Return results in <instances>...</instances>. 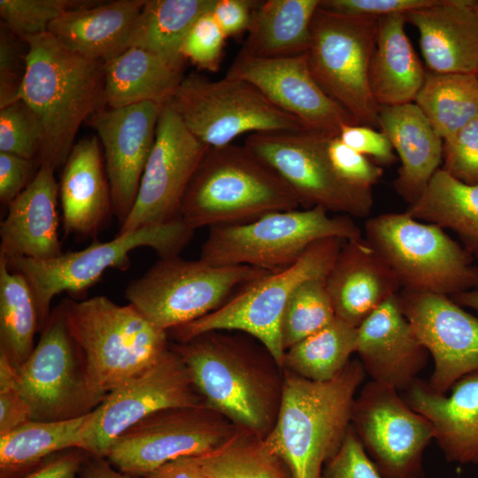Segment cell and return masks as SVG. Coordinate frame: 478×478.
<instances>
[{
  "instance_id": "16",
  "label": "cell",
  "mask_w": 478,
  "mask_h": 478,
  "mask_svg": "<svg viewBox=\"0 0 478 478\" xmlns=\"http://www.w3.org/2000/svg\"><path fill=\"white\" fill-rule=\"evenodd\" d=\"M204 400L181 357L170 347L142 373L111 391L91 413L79 448L105 458L114 441L147 416Z\"/></svg>"
},
{
  "instance_id": "44",
  "label": "cell",
  "mask_w": 478,
  "mask_h": 478,
  "mask_svg": "<svg viewBox=\"0 0 478 478\" xmlns=\"http://www.w3.org/2000/svg\"><path fill=\"white\" fill-rule=\"evenodd\" d=\"M443 166L457 180L478 184V114L443 141Z\"/></svg>"
},
{
  "instance_id": "19",
  "label": "cell",
  "mask_w": 478,
  "mask_h": 478,
  "mask_svg": "<svg viewBox=\"0 0 478 478\" xmlns=\"http://www.w3.org/2000/svg\"><path fill=\"white\" fill-rule=\"evenodd\" d=\"M402 312L434 359L428 382L446 394L461 377L478 371V318L450 297L402 289Z\"/></svg>"
},
{
  "instance_id": "57",
  "label": "cell",
  "mask_w": 478,
  "mask_h": 478,
  "mask_svg": "<svg viewBox=\"0 0 478 478\" xmlns=\"http://www.w3.org/2000/svg\"><path fill=\"white\" fill-rule=\"evenodd\" d=\"M203 460V459H202ZM204 463V462H203ZM204 477L203 478H215L213 476V474L206 468V466H204Z\"/></svg>"
},
{
  "instance_id": "32",
  "label": "cell",
  "mask_w": 478,
  "mask_h": 478,
  "mask_svg": "<svg viewBox=\"0 0 478 478\" xmlns=\"http://www.w3.org/2000/svg\"><path fill=\"white\" fill-rule=\"evenodd\" d=\"M320 0L258 2L246 42L240 50L257 58L304 54L311 42V25Z\"/></svg>"
},
{
  "instance_id": "45",
  "label": "cell",
  "mask_w": 478,
  "mask_h": 478,
  "mask_svg": "<svg viewBox=\"0 0 478 478\" xmlns=\"http://www.w3.org/2000/svg\"><path fill=\"white\" fill-rule=\"evenodd\" d=\"M327 152L337 174L352 187L372 189L383 174L382 167L348 147L338 135L328 137Z\"/></svg>"
},
{
  "instance_id": "54",
  "label": "cell",
  "mask_w": 478,
  "mask_h": 478,
  "mask_svg": "<svg viewBox=\"0 0 478 478\" xmlns=\"http://www.w3.org/2000/svg\"><path fill=\"white\" fill-rule=\"evenodd\" d=\"M204 474V466L200 455L173 459L142 478H203Z\"/></svg>"
},
{
  "instance_id": "49",
  "label": "cell",
  "mask_w": 478,
  "mask_h": 478,
  "mask_svg": "<svg viewBox=\"0 0 478 478\" xmlns=\"http://www.w3.org/2000/svg\"><path fill=\"white\" fill-rule=\"evenodd\" d=\"M338 137L348 147L372 158L377 164L391 165L397 159L389 138L381 130L363 125L349 124L342 127Z\"/></svg>"
},
{
  "instance_id": "36",
  "label": "cell",
  "mask_w": 478,
  "mask_h": 478,
  "mask_svg": "<svg viewBox=\"0 0 478 478\" xmlns=\"http://www.w3.org/2000/svg\"><path fill=\"white\" fill-rule=\"evenodd\" d=\"M38 330V311L29 283L0 254V352L19 366L33 351Z\"/></svg>"
},
{
  "instance_id": "18",
  "label": "cell",
  "mask_w": 478,
  "mask_h": 478,
  "mask_svg": "<svg viewBox=\"0 0 478 478\" xmlns=\"http://www.w3.org/2000/svg\"><path fill=\"white\" fill-rule=\"evenodd\" d=\"M208 148L170 104L163 105L135 204L118 234L179 219L184 195Z\"/></svg>"
},
{
  "instance_id": "33",
  "label": "cell",
  "mask_w": 478,
  "mask_h": 478,
  "mask_svg": "<svg viewBox=\"0 0 478 478\" xmlns=\"http://www.w3.org/2000/svg\"><path fill=\"white\" fill-rule=\"evenodd\" d=\"M91 413L64 420H30L0 436V478H21L51 455L79 448Z\"/></svg>"
},
{
  "instance_id": "7",
  "label": "cell",
  "mask_w": 478,
  "mask_h": 478,
  "mask_svg": "<svg viewBox=\"0 0 478 478\" xmlns=\"http://www.w3.org/2000/svg\"><path fill=\"white\" fill-rule=\"evenodd\" d=\"M362 237L347 215L316 206L266 214L251 222L210 227L200 258L213 266H250L275 272L294 264L314 243Z\"/></svg>"
},
{
  "instance_id": "23",
  "label": "cell",
  "mask_w": 478,
  "mask_h": 478,
  "mask_svg": "<svg viewBox=\"0 0 478 478\" xmlns=\"http://www.w3.org/2000/svg\"><path fill=\"white\" fill-rule=\"evenodd\" d=\"M325 281L335 316L354 328L401 288L390 267L363 236L343 243Z\"/></svg>"
},
{
  "instance_id": "29",
  "label": "cell",
  "mask_w": 478,
  "mask_h": 478,
  "mask_svg": "<svg viewBox=\"0 0 478 478\" xmlns=\"http://www.w3.org/2000/svg\"><path fill=\"white\" fill-rule=\"evenodd\" d=\"M146 0H116L71 9L49 27L66 48L106 62L127 49L133 25Z\"/></svg>"
},
{
  "instance_id": "26",
  "label": "cell",
  "mask_w": 478,
  "mask_h": 478,
  "mask_svg": "<svg viewBox=\"0 0 478 478\" xmlns=\"http://www.w3.org/2000/svg\"><path fill=\"white\" fill-rule=\"evenodd\" d=\"M450 390L437 393L417 378L402 397L432 424L448 461L478 464V371L461 377Z\"/></svg>"
},
{
  "instance_id": "12",
  "label": "cell",
  "mask_w": 478,
  "mask_h": 478,
  "mask_svg": "<svg viewBox=\"0 0 478 478\" xmlns=\"http://www.w3.org/2000/svg\"><path fill=\"white\" fill-rule=\"evenodd\" d=\"M189 131L209 148L231 144L245 133L300 132L303 124L251 83L226 75L184 76L168 103ZM306 131V130H305Z\"/></svg>"
},
{
  "instance_id": "35",
  "label": "cell",
  "mask_w": 478,
  "mask_h": 478,
  "mask_svg": "<svg viewBox=\"0 0 478 478\" xmlns=\"http://www.w3.org/2000/svg\"><path fill=\"white\" fill-rule=\"evenodd\" d=\"M215 1L146 0L131 29L127 48H142L184 66L181 44L197 19L212 11Z\"/></svg>"
},
{
  "instance_id": "39",
  "label": "cell",
  "mask_w": 478,
  "mask_h": 478,
  "mask_svg": "<svg viewBox=\"0 0 478 478\" xmlns=\"http://www.w3.org/2000/svg\"><path fill=\"white\" fill-rule=\"evenodd\" d=\"M202 459L215 478H291L262 439L241 428L227 443L202 455Z\"/></svg>"
},
{
  "instance_id": "55",
  "label": "cell",
  "mask_w": 478,
  "mask_h": 478,
  "mask_svg": "<svg viewBox=\"0 0 478 478\" xmlns=\"http://www.w3.org/2000/svg\"><path fill=\"white\" fill-rule=\"evenodd\" d=\"M79 478H137L126 474L115 468L104 457L89 455L83 463Z\"/></svg>"
},
{
  "instance_id": "3",
  "label": "cell",
  "mask_w": 478,
  "mask_h": 478,
  "mask_svg": "<svg viewBox=\"0 0 478 478\" xmlns=\"http://www.w3.org/2000/svg\"><path fill=\"white\" fill-rule=\"evenodd\" d=\"M204 403L239 428L263 439L280 406L282 382L238 337L211 331L170 343Z\"/></svg>"
},
{
  "instance_id": "17",
  "label": "cell",
  "mask_w": 478,
  "mask_h": 478,
  "mask_svg": "<svg viewBox=\"0 0 478 478\" xmlns=\"http://www.w3.org/2000/svg\"><path fill=\"white\" fill-rule=\"evenodd\" d=\"M351 425L383 478H424L435 429L395 389L370 381L356 396Z\"/></svg>"
},
{
  "instance_id": "15",
  "label": "cell",
  "mask_w": 478,
  "mask_h": 478,
  "mask_svg": "<svg viewBox=\"0 0 478 478\" xmlns=\"http://www.w3.org/2000/svg\"><path fill=\"white\" fill-rule=\"evenodd\" d=\"M328 136L305 130L254 133L244 145L285 181L305 209L319 206L328 212L367 217L374 204L372 189L352 187L337 174L327 152Z\"/></svg>"
},
{
  "instance_id": "4",
  "label": "cell",
  "mask_w": 478,
  "mask_h": 478,
  "mask_svg": "<svg viewBox=\"0 0 478 478\" xmlns=\"http://www.w3.org/2000/svg\"><path fill=\"white\" fill-rule=\"evenodd\" d=\"M285 181L244 144L208 148L182 199L179 219L191 229L243 224L297 209Z\"/></svg>"
},
{
  "instance_id": "37",
  "label": "cell",
  "mask_w": 478,
  "mask_h": 478,
  "mask_svg": "<svg viewBox=\"0 0 478 478\" xmlns=\"http://www.w3.org/2000/svg\"><path fill=\"white\" fill-rule=\"evenodd\" d=\"M413 103L444 141L478 114V73H427Z\"/></svg>"
},
{
  "instance_id": "8",
  "label": "cell",
  "mask_w": 478,
  "mask_h": 478,
  "mask_svg": "<svg viewBox=\"0 0 478 478\" xmlns=\"http://www.w3.org/2000/svg\"><path fill=\"white\" fill-rule=\"evenodd\" d=\"M344 242L328 238L314 243L291 266L266 274L215 311L168 332L177 343L211 331L244 332L258 340L282 367L285 350L281 328L288 301L301 283L327 277Z\"/></svg>"
},
{
  "instance_id": "10",
  "label": "cell",
  "mask_w": 478,
  "mask_h": 478,
  "mask_svg": "<svg viewBox=\"0 0 478 478\" xmlns=\"http://www.w3.org/2000/svg\"><path fill=\"white\" fill-rule=\"evenodd\" d=\"M268 273L250 266H213L180 255L161 258L127 284L124 296L146 320L168 332L215 311L235 288Z\"/></svg>"
},
{
  "instance_id": "50",
  "label": "cell",
  "mask_w": 478,
  "mask_h": 478,
  "mask_svg": "<svg viewBox=\"0 0 478 478\" xmlns=\"http://www.w3.org/2000/svg\"><path fill=\"white\" fill-rule=\"evenodd\" d=\"M38 168L35 160L0 152V201L8 206L27 188Z\"/></svg>"
},
{
  "instance_id": "2",
  "label": "cell",
  "mask_w": 478,
  "mask_h": 478,
  "mask_svg": "<svg viewBox=\"0 0 478 478\" xmlns=\"http://www.w3.org/2000/svg\"><path fill=\"white\" fill-rule=\"evenodd\" d=\"M365 376L359 359H351L325 382L285 372L277 416L262 442L291 478H321L351 426L356 393Z\"/></svg>"
},
{
  "instance_id": "43",
  "label": "cell",
  "mask_w": 478,
  "mask_h": 478,
  "mask_svg": "<svg viewBox=\"0 0 478 478\" xmlns=\"http://www.w3.org/2000/svg\"><path fill=\"white\" fill-rule=\"evenodd\" d=\"M227 37L211 11L194 23L181 47V55L198 68L209 72L219 70Z\"/></svg>"
},
{
  "instance_id": "27",
  "label": "cell",
  "mask_w": 478,
  "mask_h": 478,
  "mask_svg": "<svg viewBox=\"0 0 478 478\" xmlns=\"http://www.w3.org/2000/svg\"><path fill=\"white\" fill-rule=\"evenodd\" d=\"M65 235L96 236L113 214L104 160L97 136L73 147L58 182Z\"/></svg>"
},
{
  "instance_id": "46",
  "label": "cell",
  "mask_w": 478,
  "mask_h": 478,
  "mask_svg": "<svg viewBox=\"0 0 478 478\" xmlns=\"http://www.w3.org/2000/svg\"><path fill=\"white\" fill-rule=\"evenodd\" d=\"M321 478H383L351 425L337 452L325 464Z\"/></svg>"
},
{
  "instance_id": "30",
  "label": "cell",
  "mask_w": 478,
  "mask_h": 478,
  "mask_svg": "<svg viewBox=\"0 0 478 478\" xmlns=\"http://www.w3.org/2000/svg\"><path fill=\"white\" fill-rule=\"evenodd\" d=\"M405 14L378 19L375 48L370 65L372 94L380 106L412 103L426 73L408 39Z\"/></svg>"
},
{
  "instance_id": "14",
  "label": "cell",
  "mask_w": 478,
  "mask_h": 478,
  "mask_svg": "<svg viewBox=\"0 0 478 478\" xmlns=\"http://www.w3.org/2000/svg\"><path fill=\"white\" fill-rule=\"evenodd\" d=\"M239 428L206 404L156 412L122 433L106 459L119 471L142 478L173 459L210 453Z\"/></svg>"
},
{
  "instance_id": "41",
  "label": "cell",
  "mask_w": 478,
  "mask_h": 478,
  "mask_svg": "<svg viewBox=\"0 0 478 478\" xmlns=\"http://www.w3.org/2000/svg\"><path fill=\"white\" fill-rule=\"evenodd\" d=\"M92 1L81 0H0L4 25L17 37L27 38L48 32L52 21L71 9Z\"/></svg>"
},
{
  "instance_id": "1",
  "label": "cell",
  "mask_w": 478,
  "mask_h": 478,
  "mask_svg": "<svg viewBox=\"0 0 478 478\" xmlns=\"http://www.w3.org/2000/svg\"><path fill=\"white\" fill-rule=\"evenodd\" d=\"M26 70L19 99L36 116L42 144L35 160L63 166L81 125L106 107L104 62L66 48L49 32L24 41Z\"/></svg>"
},
{
  "instance_id": "42",
  "label": "cell",
  "mask_w": 478,
  "mask_h": 478,
  "mask_svg": "<svg viewBox=\"0 0 478 478\" xmlns=\"http://www.w3.org/2000/svg\"><path fill=\"white\" fill-rule=\"evenodd\" d=\"M42 144L39 121L22 100L0 108V152L36 160Z\"/></svg>"
},
{
  "instance_id": "52",
  "label": "cell",
  "mask_w": 478,
  "mask_h": 478,
  "mask_svg": "<svg viewBox=\"0 0 478 478\" xmlns=\"http://www.w3.org/2000/svg\"><path fill=\"white\" fill-rule=\"evenodd\" d=\"M89 455L80 448L57 452L21 478H77Z\"/></svg>"
},
{
  "instance_id": "53",
  "label": "cell",
  "mask_w": 478,
  "mask_h": 478,
  "mask_svg": "<svg viewBox=\"0 0 478 478\" xmlns=\"http://www.w3.org/2000/svg\"><path fill=\"white\" fill-rule=\"evenodd\" d=\"M32 420L28 405L16 383L0 387V436Z\"/></svg>"
},
{
  "instance_id": "9",
  "label": "cell",
  "mask_w": 478,
  "mask_h": 478,
  "mask_svg": "<svg viewBox=\"0 0 478 478\" xmlns=\"http://www.w3.org/2000/svg\"><path fill=\"white\" fill-rule=\"evenodd\" d=\"M194 232L177 219L163 225L117 234L108 242L95 241L83 250L63 252L49 260L4 257L9 267L21 274L29 283L42 330L51 312V301L59 293H82L96 284L107 269L126 270L130 265L131 251L137 248H150L159 258L179 256Z\"/></svg>"
},
{
  "instance_id": "48",
  "label": "cell",
  "mask_w": 478,
  "mask_h": 478,
  "mask_svg": "<svg viewBox=\"0 0 478 478\" xmlns=\"http://www.w3.org/2000/svg\"><path fill=\"white\" fill-rule=\"evenodd\" d=\"M437 0H320V7L343 15L380 19L435 4Z\"/></svg>"
},
{
  "instance_id": "28",
  "label": "cell",
  "mask_w": 478,
  "mask_h": 478,
  "mask_svg": "<svg viewBox=\"0 0 478 478\" xmlns=\"http://www.w3.org/2000/svg\"><path fill=\"white\" fill-rule=\"evenodd\" d=\"M378 124L401 162L394 188L405 202L412 204L439 169L443 141L413 102L380 106Z\"/></svg>"
},
{
  "instance_id": "34",
  "label": "cell",
  "mask_w": 478,
  "mask_h": 478,
  "mask_svg": "<svg viewBox=\"0 0 478 478\" xmlns=\"http://www.w3.org/2000/svg\"><path fill=\"white\" fill-rule=\"evenodd\" d=\"M405 212L420 221L451 229L464 248L478 258V184L464 183L439 168Z\"/></svg>"
},
{
  "instance_id": "25",
  "label": "cell",
  "mask_w": 478,
  "mask_h": 478,
  "mask_svg": "<svg viewBox=\"0 0 478 478\" xmlns=\"http://www.w3.org/2000/svg\"><path fill=\"white\" fill-rule=\"evenodd\" d=\"M55 169L39 166L0 223V254L49 260L63 253L58 236V182Z\"/></svg>"
},
{
  "instance_id": "22",
  "label": "cell",
  "mask_w": 478,
  "mask_h": 478,
  "mask_svg": "<svg viewBox=\"0 0 478 478\" xmlns=\"http://www.w3.org/2000/svg\"><path fill=\"white\" fill-rule=\"evenodd\" d=\"M397 295L358 328L356 352L372 381L401 392L418 378L429 353L402 312Z\"/></svg>"
},
{
  "instance_id": "40",
  "label": "cell",
  "mask_w": 478,
  "mask_h": 478,
  "mask_svg": "<svg viewBox=\"0 0 478 478\" xmlns=\"http://www.w3.org/2000/svg\"><path fill=\"white\" fill-rule=\"evenodd\" d=\"M325 279L308 280L301 283L290 296L281 328L285 351L336 318Z\"/></svg>"
},
{
  "instance_id": "11",
  "label": "cell",
  "mask_w": 478,
  "mask_h": 478,
  "mask_svg": "<svg viewBox=\"0 0 478 478\" xmlns=\"http://www.w3.org/2000/svg\"><path fill=\"white\" fill-rule=\"evenodd\" d=\"M377 29L378 19L319 7L305 52L309 68L323 90L358 125L374 128H379L380 105L371 91L369 72Z\"/></svg>"
},
{
  "instance_id": "24",
  "label": "cell",
  "mask_w": 478,
  "mask_h": 478,
  "mask_svg": "<svg viewBox=\"0 0 478 478\" xmlns=\"http://www.w3.org/2000/svg\"><path fill=\"white\" fill-rule=\"evenodd\" d=\"M405 17L432 73H478V0H437Z\"/></svg>"
},
{
  "instance_id": "20",
  "label": "cell",
  "mask_w": 478,
  "mask_h": 478,
  "mask_svg": "<svg viewBox=\"0 0 478 478\" xmlns=\"http://www.w3.org/2000/svg\"><path fill=\"white\" fill-rule=\"evenodd\" d=\"M227 76L254 85L281 111L297 119L306 131L335 136L354 119L320 86L305 53L282 58H257L239 51Z\"/></svg>"
},
{
  "instance_id": "38",
  "label": "cell",
  "mask_w": 478,
  "mask_h": 478,
  "mask_svg": "<svg viewBox=\"0 0 478 478\" xmlns=\"http://www.w3.org/2000/svg\"><path fill=\"white\" fill-rule=\"evenodd\" d=\"M358 328L337 317L285 351L283 366L304 378L325 382L335 377L356 352Z\"/></svg>"
},
{
  "instance_id": "56",
  "label": "cell",
  "mask_w": 478,
  "mask_h": 478,
  "mask_svg": "<svg viewBox=\"0 0 478 478\" xmlns=\"http://www.w3.org/2000/svg\"><path fill=\"white\" fill-rule=\"evenodd\" d=\"M451 298L459 305L473 309L478 313V289L461 292Z\"/></svg>"
},
{
  "instance_id": "31",
  "label": "cell",
  "mask_w": 478,
  "mask_h": 478,
  "mask_svg": "<svg viewBox=\"0 0 478 478\" xmlns=\"http://www.w3.org/2000/svg\"><path fill=\"white\" fill-rule=\"evenodd\" d=\"M183 68L144 49L129 47L104 62L106 106L165 105L183 80Z\"/></svg>"
},
{
  "instance_id": "51",
  "label": "cell",
  "mask_w": 478,
  "mask_h": 478,
  "mask_svg": "<svg viewBox=\"0 0 478 478\" xmlns=\"http://www.w3.org/2000/svg\"><path fill=\"white\" fill-rule=\"evenodd\" d=\"M258 1L216 0L211 11L227 38L236 37L248 31Z\"/></svg>"
},
{
  "instance_id": "47",
  "label": "cell",
  "mask_w": 478,
  "mask_h": 478,
  "mask_svg": "<svg viewBox=\"0 0 478 478\" xmlns=\"http://www.w3.org/2000/svg\"><path fill=\"white\" fill-rule=\"evenodd\" d=\"M19 37L4 25L0 33V108L19 100L26 70L27 52L18 43Z\"/></svg>"
},
{
  "instance_id": "5",
  "label": "cell",
  "mask_w": 478,
  "mask_h": 478,
  "mask_svg": "<svg viewBox=\"0 0 478 478\" xmlns=\"http://www.w3.org/2000/svg\"><path fill=\"white\" fill-rule=\"evenodd\" d=\"M68 331L81 349L91 389L100 397L142 373L168 349V332L104 296L64 299Z\"/></svg>"
},
{
  "instance_id": "13",
  "label": "cell",
  "mask_w": 478,
  "mask_h": 478,
  "mask_svg": "<svg viewBox=\"0 0 478 478\" xmlns=\"http://www.w3.org/2000/svg\"><path fill=\"white\" fill-rule=\"evenodd\" d=\"M16 385L32 420L78 418L104 401L89 386L84 356L68 331L59 305L51 311L29 357L16 367Z\"/></svg>"
},
{
  "instance_id": "21",
  "label": "cell",
  "mask_w": 478,
  "mask_h": 478,
  "mask_svg": "<svg viewBox=\"0 0 478 478\" xmlns=\"http://www.w3.org/2000/svg\"><path fill=\"white\" fill-rule=\"evenodd\" d=\"M162 106L146 102L122 108L105 107L87 121L104 150L113 215L120 226L135 204Z\"/></svg>"
},
{
  "instance_id": "6",
  "label": "cell",
  "mask_w": 478,
  "mask_h": 478,
  "mask_svg": "<svg viewBox=\"0 0 478 478\" xmlns=\"http://www.w3.org/2000/svg\"><path fill=\"white\" fill-rule=\"evenodd\" d=\"M365 234L402 289L450 297L478 289L473 256L436 225L390 212L369 218Z\"/></svg>"
}]
</instances>
